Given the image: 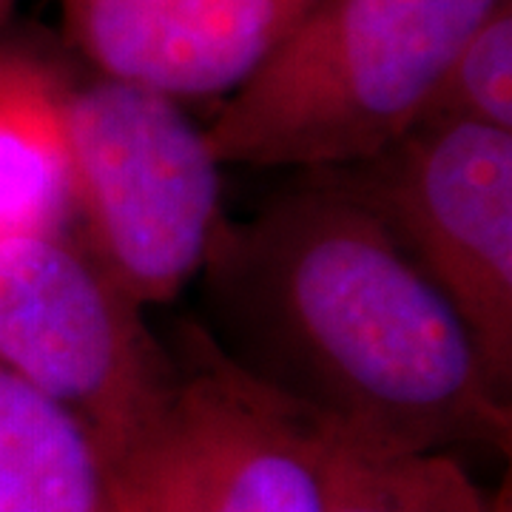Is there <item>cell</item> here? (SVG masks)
<instances>
[{"mask_svg": "<svg viewBox=\"0 0 512 512\" xmlns=\"http://www.w3.org/2000/svg\"><path fill=\"white\" fill-rule=\"evenodd\" d=\"M205 293L225 356L382 450L510 453V393L390 231L325 171L222 220Z\"/></svg>", "mask_w": 512, "mask_h": 512, "instance_id": "1", "label": "cell"}, {"mask_svg": "<svg viewBox=\"0 0 512 512\" xmlns=\"http://www.w3.org/2000/svg\"><path fill=\"white\" fill-rule=\"evenodd\" d=\"M504 0H311L205 128L220 165L365 163L419 123L464 37Z\"/></svg>", "mask_w": 512, "mask_h": 512, "instance_id": "2", "label": "cell"}, {"mask_svg": "<svg viewBox=\"0 0 512 512\" xmlns=\"http://www.w3.org/2000/svg\"><path fill=\"white\" fill-rule=\"evenodd\" d=\"M60 117L77 245L140 308L171 302L222 225L205 128L180 100L109 77L63 83Z\"/></svg>", "mask_w": 512, "mask_h": 512, "instance_id": "3", "label": "cell"}, {"mask_svg": "<svg viewBox=\"0 0 512 512\" xmlns=\"http://www.w3.org/2000/svg\"><path fill=\"white\" fill-rule=\"evenodd\" d=\"M177 379L109 464L117 512H328V424L256 382L208 330L177 342Z\"/></svg>", "mask_w": 512, "mask_h": 512, "instance_id": "4", "label": "cell"}, {"mask_svg": "<svg viewBox=\"0 0 512 512\" xmlns=\"http://www.w3.org/2000/svg\"><path fill=\"white\" fill-rule=\"evenodd\" d=\"M325 174L439 288L498 387L510 393L512 131L421 120L365 163Z\"/></svg>", "mask_w": 512, "mask_h": 512, "instance_id": "5", "label": "cell"}, {"mask_svg": "<svg viewBox=\"0 0 512 512\" xmlns=\"http://www.w3.org/2000/svg\"><path fill=\"white\" fill-rule=\"evenodd\" d=\"M0 362L66 407L109 467L168 399L177 362L69 234L0 242Z\"/></svg>", "mask_w": 512, "mask_h": 512, "instance_id": "6", "label": "cell"}, {"mask_svg": "<svg viewBox=\"0 0 512 512\" xmlns=\"http://www.w3.org/2000/svg\"><path fill=\"white\" fill-rule=\"evenodd\" d=\"M311 0H60L97 72L171 100L234 94Z\"/></svg>", "mask_w": 512, "mask_h": 512, "instance_id": "7", "label": "cell"}, {"mask_svg": "<svg viewBox=\"0 0 512 512\" xmlns=\"http://www.w3.org/2000/svg\"><path fill=\"white\" fill-rule=\"evenodd\" d=\"M0 512H117L92 433L3 362Z\"/></svg>", "mask_w": 512, "mask_h": 512, "instance_id": "8", "label": "cell"}, {"mask_svg": "<svg viewBox=\"0 0 512 512\" xmlns=\"http://www.w3.org/2000/svg\"><path fill=\"white\" fill-rule=\"evenodd\" d=\"M60 100L46 63L0 49V242L72 225Z\"/></svg>", "mask_w": 512, "mask_h": 512, "instance_id": "9", "label": "cell"}, {"mask_svg": "<svg viewBox=\"0 0 512 512\" xmlns=\"http://www.w3.org/2000/svg\"><path fill=\"white\" fill-rule=\"evenodd\" d=\"M328 512H498L453 453H402L328 427Z\"/></svg>", "mask_w": 512, "mask_h": 512, "instance_id": "10", "label": "cell"}, {"mask_svg": "<svg viewBox=\"0 0 512 512\" xmlns=\"http://www.w3.org/2000/svg\"><path fill=\"white\" fill-rule=\"evenodd\" d=\"M421 120L512 131V0L498 3L464 37Z\"/></svg>", "mask_w": 512, "mask_h": 512, "instance_id": "11", "label": "cell"}, {"mask_svg": "<svg viewBox=\"0 0 512 512\" xmlns=\"http://www.w3.org/2000/svg\"><path fill=\"white\" fill-rule=\"evenodd\" d=\"M9 3H12V0H0V18H3V12L9 9Z\"/></svg>", "mask_w": 512, "mask_h": 512, "instance_id": "12", "label": "cell"}]
</instances>
